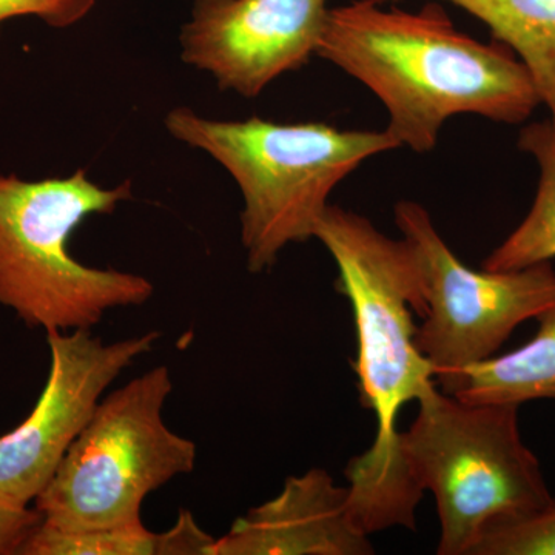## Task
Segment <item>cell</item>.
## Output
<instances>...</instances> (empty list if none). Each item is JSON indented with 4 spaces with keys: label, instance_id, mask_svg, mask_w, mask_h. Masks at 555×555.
Wrapping results in <instances>:
<instances>
[{
    "label": "cell",
    "instance_id": "e0dca14e",
    "mask_svg": "<svg viewBox=\"0 0 555 555\" xmlns=\"http://www.w3.org/2000/svg\"><path fill=\"white\" fill-rule=\"evenodd\" d=\"M40 524L42 514L36 507L17 505L0 494V555H21Z\"/></svg>",
    "mask_w": 555,
    "mask_h": 555
},
{
    "label": "cell",
    "instance_id": "4fadbf2b",
    "mask_svg": "<svg viewBox=\"0 0 555 555\" xmlns=\"http://www.w3.org/2000/svg\"><path fill=\"white\" fill-rule=\"evenodd\" d=\"M377 3L398 0H375ZM483 22L521 61L555 124V0H443Z\"/></svg>",
    "mask_w": 555,
    "mask_h": 555
},
{
    "label": "cell",
    "instance_id": "ba28073f",
    "mask_svg": "<svg viewBox=\"0 0 555 555\" xmlns=\"http://www.w3.org/2000/svg\"><path fill=\"white\" fill-rule=\"evenodd\" d=\"M158 331L107 343L91 331L47 332L50 372L30 415L0 437V494L30 506L116 378L159 341Z\"/></svg>",
    "mask_w": 555,
    "mask_h": 555
},
{
    "label": "cell",
    "instance_id": "8fae6325",
    "mask_svg": "<svg viewBox=\"0 0 555 555\" xmlns=\"http://www.w3.org/2000/svg\"><path fill=\"white\" fill-rule=\"evenodd\" d=\"M535 320L539 328L531 341L463 369L441 390L473 404L555 400V302Z\"/></svg>",
    "mask_w": 555,
    "mask_h": 555
},
{
    "label": "cell",
    "instance_id": "3957f363",
    "mask_svg": "<svg viewBox=\"0 0 555 555\" xmlns=\"http://www.w3.org/2000/svg\"><path fill=\"white\" fill-rule=\"evenodd\" d=\"M170 137L228 170L243 196L241 243L248 272L276 264L287 246L315 236L339 182L369 158L400 149L387 130H341L324 122L217 120L189 107L164 118Z\"/></svg>",
    "mask_w": 555,
    "mask_h": 555
},
{
    "label": "cell",
    "instance_id": "9c48e42d",
    "mask_svg": "<svg viewBox=\"0 0 555 555\" xmlns=\"http://www.w3.org/2000/svg\"><path fill=\"white\" fill-rule=\"evenodd\" d=\"M327 11V0H195L181 60L219 90L257 98L317 56Z\"/></svg>",
    "mask_w": 555,
    "mask_h": 555
},
{
    "label": "cell",
    "instance_id": "5bb4252c",
    "mask_svg": "<svg viewBox=\"0 0 555 555\" xmlns=\"http://www.w3.org/2000/svg\"><path fill=\"white\" fill-rule=\"evenodd\" d=\"M518 149L539 167L534 203L524 221L483 261L489 272H507L555 258V124L550 118L526 124Z\"/></svg>",
    "mask_w": 555,
    "mask_h": 555
},
{
    "label": "cell",
    "instance_id": "7c38bea8",
    "mask_svg": "<svg viewBox=\"0 0 555 555\" xmlns=\"http://www.w3.org/2000/svg\"><path fill=\"white\" fill-rule=\"evenodd\" d=\"M217 539L188 509L173 528L153 532L142 520L107 528L64 531L40 524L21 555H215Z\"/></svg>",
    "mask_w": 555,
    "mask_h": 555
},
{
    "label": "cell",
    "instance_id": "6da1fadb",
    "mask_svg": "<svg viewBox=\"0 0 555 555\" xmlns=\"http://www.w3.org/2000/svg\"><path fill=\"white\" fill-rule=\"evenodd\" d=\"M338 268L337 288L350 301L360 403L374 412L377 436L347 463L349 511L364 534L415 529L416 488L400 451L398 415L437 386L436 369L416 347L414 313L426 315L418 262L408 241L379 232L363 215L328 206L315 236Z\"/></svg>",
    "mask_w": 555,
    "mask_h": 555
},
{
    "label": "cell",
    "instance_id": "8992f818",
    "mask_svg": "<svg viewBox=\"0 0 555 555\" xmlns=\"http://www.w3.org/2000/svg\"><path fill=\"white\" fill-rule=\"evenodd\" d=\"M171 392L169 367L156 366L102 398L35 500L43 524L83 531L139 521L149 494L193 473L198 448L164 422Z\"/></svg>",
    "mask_w": 555,
    "mask_h": 555
},
{
    "label": "cell",
    "instance_id": "277c9868",
    "mask_svg": "<svg viewBox=\"0 0 555 555\" xmlns=\"http://www.w3.org/2000/svg\"><path fill=\"white\" fill-rule=\"evenodd\" d=\"M131 199L130 179L104 188L87 169L39 181L0 175V308L47 334L91 331L109 310L150 301L155 286L149 278L91 268L68 248L87 219Z\"/></svg>",
    "mask_w": 555,
    "mask_h": 555
},
{
    "label": "cell",
    "instance_id": "2e32d148",
    "mask_svg": "<svg viewBox=\"0 0 555 555\" xmlns=\"http://www.w3.org/2000/svg\"><path fill=\"white\" fill-rule=\"evenodd\" d=\"M98 0H0V33L7 21L36 17L51 28L79 24L96 7Z\"/></svg>",
    "mask_w": 555,
    "mask_h": 555
},
{
    "label": "cell",
    "instance_id": "5b68a950",
    "mask_svg": "<svg viewBox=\"0 0 555 555\" xmlns=\"http://www.w3.org/2000/svg\"><path fill=\"white\" fill-rule=\"evenodd\" d=\"M518 409L466 403L434 386L400 433L412 480L437 500L438 555H470L486 529L531 516L553 496L521 438Z\"/></svg>",
    "mask_w": 555,
    "mask_h": 555
},
{
    "label": "cell",
    "instance_id": "30bf717a",
    "mask_svg": "<svg viewBox=\"0 0 555 555\" xmlns=\"http://www.w3.org/2000/svg\"><path fill=\"white\" fill-rule=\"evenodd\" d=\"M369 535L353 524L349 489L326 469L291 476L280 494L251 507L215 543V555H371Z\"/></svg>",
    "mask_w": 555,
    "mask_h": 555
},
{
    "label": "cell",
    "instance_id": "7a4b0ae2",
    "mask_svg": "<svg viewBox=\"0 0 555 555\" xmlns=\"http://www.w3.org/2000/svg\"><path fill=\"white\" fill-rule=\"evenodd\" d=\"M317 57L367 87L385 105L386 130L420 155L454 116L518 126L542 105L513 51L460 31L438 3L416 13L375 0L328 9Z\"/></svg>",
    "mask_w": 555,
    "mask_h": 555
},
{
    "label": "cell",
    "instance_id": "52a82bcc",
    "mask_svg": "<svg viewBox=\"0 0 555 555\" xmlns=\"http://www.w3.org/2000/svg\"><path fill=\"white\" fill-rule=\"evenodd\" d=\"M393 215L422 273L426 315L416 328V347L436 369L440 389L463 369L495 357L521 323L554 305L551 262L507 272L474 270L441 238L422 204L400 201Z\"/></svg>",
    "mask_w": 555,
    "mask_h": 555
},
{
    "label": "cell",
    "instance_id": "9a60e30c",
    "mask_svg": "<svg viewBox=\"0 0 555 555\" xmlns=\"http://www.w3.org/2000/svg\"><path fill=\"white\" fill-rule=\"evenodd\" d=\"M470 555H555V496L531 516L486 529Z\"/></svg>",
    "mask_w": 555,
    "mask_h": 555
}]
</instances>
